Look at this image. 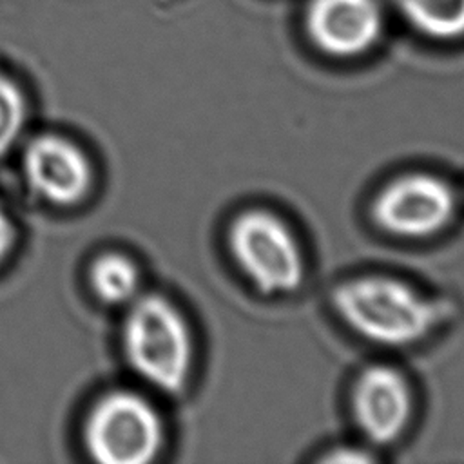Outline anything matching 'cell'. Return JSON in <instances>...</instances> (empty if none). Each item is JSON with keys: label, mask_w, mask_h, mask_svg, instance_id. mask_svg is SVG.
<instances>
[{"label": "cell", "mask_w": 464, "mask_h": 464, "mask_svg": "<svg viewBox=\"0 0 464 464\" xmlns=\"http://www.w3.org/2000/svg\"><path fill=\"white\" fill-rule=\"evenodd\" d=\"M332 306L357 335L392 348L411 346L431 335L453 312L448 299L431 297L386 274H362L334 286Z\"/></svg>", "instance_id": "obj_1"}, {"label": "cell", "mask_w": 464, "mask_h": 464, "mask_svg": "<svg viewBox=\"0 0 464 464\" xmlns=\"http://www.w3.org/2000/svg\"><path fill=\"white\" fill-rule=\"evenodd\" d=\"M121 346L129 366L152 388L178 395L185 390L194 359L188 323L163 295H138L121 326Z\"/></svg>", "instance_id": "obj_2"}, {"label": "cell", "mask_w": 464, "mask_h": 464, "mask_svg": "<svg viewBox=\"0 0 464 464\" xmlns=\"http://www.w3.org/2000/svg\"><path fill=\"white\" fill-rule=\"evenodd\" d=\"M228 252L263 295L295 292L304 281V257L294 230L268 208L252 207L228 223Z\"/></svg>", "instance_id": "obj_3"}, {"label": "cell", "mask_w": 464, "mask_h": 464, "mask_svg": "<svg viewBox=\"0 0 464 464\" xmlns=\"http://www.w3.org/2000/svg\"><path fill=\"white\" fill-rule=\"evenodd\" d=\"M163 440L158 410L130 390L102 395L85 417V450L102 464H147L158 457Z\"/></svg>", "instance_id": "obj_4"}, {"label": "cell", "mask_w": 464, "mask_h": 464, "mask_svg": "<svg viewBox=\"0 0 464 464\" xmlns=\"http://www.w3.org/2000/svg\"><path fill=\"white\" fill-rule=\"evenodd\" d=\"M457 210L453 187L431 172H406L388 181L373 198L370 214L386 234L422 239L444 230Z\"/></svg>", "instance_id": "obj_5"}, {"label": "cell", "mask_w": 464, "mask_h": 464, "mask_svg": "<svg viewBox=\"0 0 464 464\" xmlns=\"http://www.w3.org/2000/svg\"><path fill=\"white\" fill-rule=\"evenodd\" d=\"M22 170L29 188L56 207H72L87 198L94 183L89 156L60 134L33 138L22 158Z\"/></svg>", "instance_id": "obj_6"}, {"label": "cell", "mask_w": 464, "mask_h": 464, "mask_svg": "<svg viewBox=\"0 0 464 464\" xmlns=\"http://www.w3.org/2000/svg\"><path fill=\"white\" fill-rule=\"evenodd\" d=\"M413 411L408 379L393 366L364 368L352 388V413L364 439L375 446L395 442L406 430Z\"/></svg>", "instance_id": "obj_7"}, {"label": "cell", "mask_w": 464, "mask_h": 464, "mask_svg": "<svg viewBox=\"0 0 464 464\" xmlns=\"http://www.w3.org/2000/svg\"><path fill=\"white\" fill-rule=\"evenodd\" d=\"M304 24L321 53L355 58L377 44L382 33V11L377 0H310Z\"/></svg>", "instance_id": "obj_8"}, {"label": "cell", "mask_w": 464, "mask_h": 464, "mask_svg": "<svg viewBox=\"0 0 464 464\" xmlns=\"http://www.w3.org/2000/svg\"><path fill=\"white\" fill-rule=\"evenodd\" d=\"M402 18L433 40L464 36V0H392Z\"/></svg>", "instance_id": "obj_9"}, {"label": "cell", "mask_w": 464, "mask_h": 464, "mask_svg": "<svg viewBox=\"0 0 464 464\" xmlns=\"http://www.w3.org/2000/svg\"><path fill=\"white\" fill-rule=\"evenodd\" d=\"M89 283L100 301L127 304L138 297L140 270L130 257L120 252H107L91 263Z\"/></svg>", "instance_id": "obj_10"}, {"label": "cell", "mask_w": 464, "mask_h": 464, "mask_svg": "<svg viewBox=\"0 0 464 464\" xmlns=\"http://www.w3.org/2000/svg\"><path fill=\"white\" fill-rule=\"evenodd\" d=\"M27 121V98L20 83L0 69V158L22 138Z\"/></svg>", "instance_id": "obj_11"}, {"label": "cell", "mask_w": 464, "mask_h": 464, "mask_svg": "<svg viewBox=\"0 0 464 464\" xmlns=\"http://www.w3.org/2000/svg\"><path fill=\"white\" fill-rule=\"evenodd\" d=\"M14 243H16V228L9 214L0 207V265L13 252Z\"/></svg>", "instance_id": "obj_12"}, {"label": "cell", "mask_w": 464, "mask_h": 464, "mask_svg": "<svg viewBox=\"0 0 464 464\" xmlns=\"http://www.w3.org/2000/svg\"><path fill=\"white\" fill-rule=\"evenodd\" d=\"M324 460L328 462H370L373 460L372 453H366L359 448H335L330 451Z\"/></svg>", "instance_id": "obj_13"}]
</instances>
